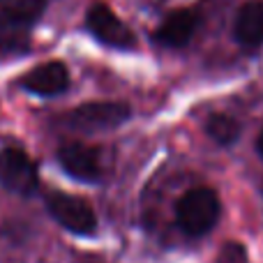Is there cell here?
I'll return each mask as SVG.
<instances>
[{
	"instance_id": "cell-13",
	"label": "cell",
	"mask_w": 263,
	"mask_h": 263,
	"mask_svg": "<svg viewBox=\"0 0 263 263\" xmlns=\"http://www.w3.org/2000/svg\"><path fill=\"white\" fill-rule=\"evenodd\" d=\"M256 150H259V155L263 157V132L259 134V139H256Z\"/></svg>"
},
{
	"instance_id": "cell-8",
	"label": "cell",
	"mask_w": 263,
	"mask_h": 263,
	"mask_svg": "<svg viewBox=\"0 0 263 263\" xmlns=\"http://www.w3.org/2000/svg\"><path fill=\"white\" fill-rule=\"evenodd\" d=\"M196 26H199V14L194 9H176L155 30V40L164 46L178 49V46H185L192 40V35L196 32Z\"/></svg>"
},
{
	"instance_id": "cell-10",
	"label": "cell",
	"mask_w": 263,
	"mask_h": 263,
	"mask_svg": "<svg viewBox=\"0 0 263 263\" xmlns=\"http://www.w3.org/2000/svg\"><path fill=\"white\" fill-rule=\"evenodd\" d=\"M0 9L16 26H32L44 14L46 0H0Z\"/></svg>"
},
{
	"instance_id": "cell-1",
	"label": "cell",
	"mask_w": 263,
	"mask_h": 263,
	"mask_svg": "<svg viewBox=\"0 0 263 263\" xmlns=\"http://www.w3.org/2000/svg\"><path fill=\"white\" fill-rule=\"evenodd\" d=\"M219 213H222L219 196L210 187H194L185 192L176 205L178 227L187 236H205L217 224Z\"/></svg>"
},
{
	"instance_id": "cell-5",
	"label": "cell",
	"mask_w": 263,
	"mask_h": 263,
	"mask_svg": "<svg viewBox=\"0 0 263 263\" xmlns=\"http://www.w3.org/2000/svg\"><path fill=\"white\" fill-rule=\"evenodd\" d=\"M129 118V106L120 102H92L83 104L77 111L67 116L69 127L83 129V132H97V129H114L123 125Z\"/></svg>"
},
{
	"instance_id": "cell-6",
	"label": "cell",
	"mask_w": 263,
	"mask_h": 263,
	"mask_svg": "<svg viewBox=\"0 0 263 263\" xmlns=\"http://www.w3.org/2000/svg\"><path fill=\"white\" fill-rule=\"evenodd\" d=\"M58 162L72 178L83 182H95L102 176L100 150L86 143H67L58 150Z\"/></svg>"
},
{
	"instance_id": "cell-3",
	"label": "cell",
	"mask_w": 263,
	"mask_h": 263,
	"mask_svg": "<svg viewBox=\"0 0 263 263\" xmlns=\"http://www.w3.org/2000/svg\"><path fill=\"white\" fill-rule=\"evenodd\" d=\"M37 166L23 150L5 148L0 153V185L14 194L28 196L37 190Z\"/></svg>"
},
{
	"instance_id": "cell-12",
	"label": "cell",
	"mask_w": 263,
	"mask_h": 263,
	"mask_svg": "<svg viewBox=\"0 0 263 263\" xmlns=\"http://www.w3.org/2000/svg\"><path fill=\"white\" fill-rule=\"evenodd\" d=\"M219 263H245V252H242V247L236 245V242L224 245L222 256H219Z\"/></svg>"
},
{
	"instance_id": "cell-4",
	"label": "cell",
	"mask_w": 263,
	"mask_h": 263,
	"mask_svg": "<svg viewBox=\"0 0 263 263\" xmlns=\"http://www.w3.org/2000/svg\"><path fill=\"white\" fill-rule=\"evenodd\" d=\"M86 26L102 44L106 46H114V49H134L136 40H134V32L120 21L118 16L114 14V9L106 7V5L97 3L88 9L86 14Z\"/></svg>"
},
{
	"instance_id": "cell-9",
	"label": "cell",
	"mask_w": 263,
	"mask_h": 263,
	"mask_svg": "<svg viewBox=\"0 0 263 263\" xmlns=\"http://www.w3.org/2000/svg\"><path fill=\"white\" fill-rule=\"evenodd\" d=\"M233 35L242 46L263 44V0L242 5L233 23Z\"/></svg>"
},
{
	"instance_id": "cell-2",
	"label": "cell",
	"mask_w": 263,
	"mask_h": 263,
	"mask_svg": "<svg viewBox=\"0 0 263 263\" xmlns=\"http://www.w3.org/2000/svg\"><path fill=\"white\" fill-rule=\"evenodd\" d=\"M46 208H49L51 217L65 227L72 233H92L97 227V217L95 210L86 203L83 199L77 196L63 194V192H53V194L46 196Z\"/></svg>"
},
{
	"instance_id": "cell-11",
	"label": "cell",
	"mask_w": 263,
	"mask_h": 263,
	"mask_svg": "<svg viewBox=\"0 0 263 263\" xmlns=\"http://www.w3.org/2000/svg\"><path fill=\"white\" fill-rule=\"evenodd\" d=\"M205 132H208L210 139L217 141L219 145H231L233 141L238 139V132H240V127H238V123L233 118L217 114V116H213V118L208 120Z\"/></svg>"
},
{
	"instance_id": "cell-7",
	"label": "cell",
	"mask_w": 263,
	"mask_h": 263,
	"mask_svg": "<svg viewBox=\"0 0 263 263\" xmlns=\"http://www.w3.org/2000/svg\"><path fill=\"white\" fill-rule=\"evenodd\" d=\"M18 86L28 92H35V95H60L69 86V74L63 63L51 60V63L37 65L35 69L23 74L18 79Z\"/></svg>"
}]
</instances>
